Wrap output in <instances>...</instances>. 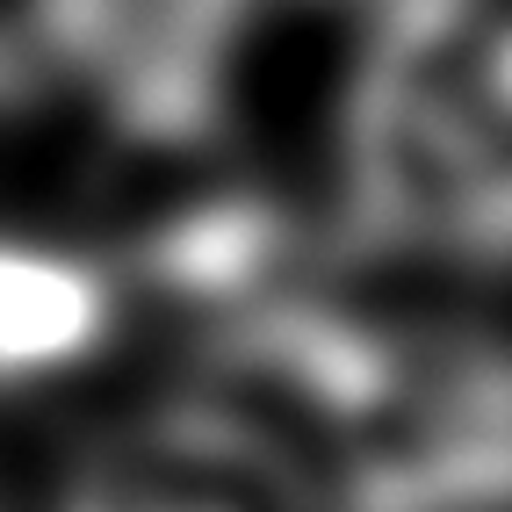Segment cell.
<instances>
[{"label":"cell","mask_w":512,"mask_h":512,"mask_svg":"<svg viewBox=\"0 0 512 512\" xmlns=\"http://www.w3.org/2000/svg\"><path fill=\"white\" fill-rule=\"evenodd\" d=\"M354 512H512V354L448 347L426 375L397 368L361 433Z\"/></svg>","instance_id":"cell-1"},{"label":"cell","mask_w":512,"mask_h":512,"mask_svg":"<svg viewBox=\"0 0 512 512\" xmlns=\"http://www.w3.org/2000/svg\"><path fill=\"white\" fill-rule=\"evenodd\" d=\"M116 296L87 260L0 238V375H51L109 339Z\"/></svg>","instance_id":"cell-2"},{"label":"cell","mask_w":512,"mask_h":512,"mask_svg":"<svg viewBox=\"0 0 512 512\" xmlns=\"http://www.w3.org/2000/svg\"><path fill=\"white\" fill-rule=\"evenodd\" d=\"M282 253V224L260 202H210L188 210L152 238V267L188 296H238L267 275V260Z\"/></svg>","instance_id":"cell-3"}]
</instances>
